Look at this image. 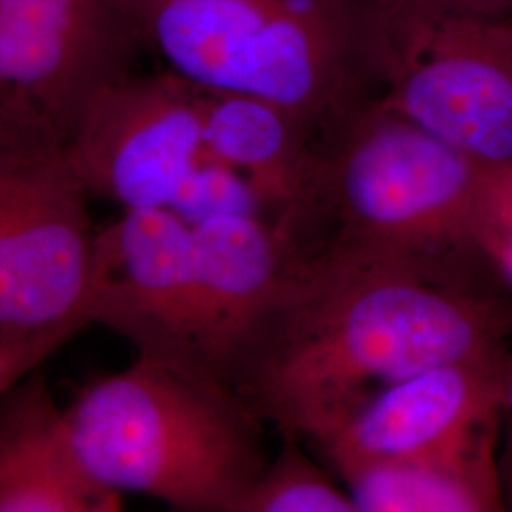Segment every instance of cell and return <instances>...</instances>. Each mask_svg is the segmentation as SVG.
Masks as SVG:
<instances>
[{
  "mask_svg": "<svg viewBox=\"0 0 512 512\" xmlns=\"http://www.w3.org/2000/svg\"><path fill=\"white\" fill-rule=\"evenodd\" d=\"M511 355L507 351L421 370L363 404L317 442L344 480L384 463L497 459Z\"/></svg>",
  "mask_w": 512,
  "mask_h": 512,
  "instance_id": "ba28073f",
  "label": "cell"
},
{
  "mask_svg": "<svg viewBox=\"0 0 512 512\" xmlns=\"http://www.w3.org/2000/svg\"><path fill=\"white\" fill-rule=\"evenodd\" d=\"M315 150L298 202L277 220L296 251L348 247L471 283L486 258L476 226L488 165L376 105L349 114Z\"/></svg>",
  "mask_w": 512,
  "mask_h": 512,
  "instance_id": "7a4b0ae2",
  "label": "cell"
},
{
  "mask_svg": "<svg viewBox=\"0 0 512 512\" xmlns=\"http://www.w3.org/2000/svg\"><path fill=\"white\" fill-rule=\"evenodd\" d=\"M190 224L194 363L230 389L287 279L294 249L277 224L251 213L215 215Z\"/></svg>",
  "mask_w": 512,
  "mask_h": 512,
  "instance_id": "8fae6325",
  "label": "cell"
},
{
  "mask_svg": "<svg viewBox=\"0 0 512 512\" xmlns=\"http://www.w3.org/2000/svg\"><path fill=\"white\" fill-rule=\"evenodd\" d=\"M512 313L473 283L348 247L294 249L230 389L281 437L317 444L421 370L507 351Z\"/></svg>",
  "mask_w": 512,
  "mask_h": 512,
  "instance_id": "6da1fadb",
  "label": "cell"
},
{
  "mask_svg": "<svg viewBox=\"0 0 512 512\" xmlns=\"http://www.w3.org/2000/svg\"><path fill=\"white\" fill-rule=\"evenodd\" d=\"M192 287V224L173 209H126L95 230L84 315L137 357L202 374L190 342Z\"/></svg>",
  "mask_w": 512,
  "mask_h": 512,
  "instance_id": "30bf717a",
  "label": "cell"
},
{
  "mask_svg": "<svg viewBox=\"0 0 512 512\" xmlns=\"http://www.w3.org/2000/svg\"><path fill=\"white\" fill-rule=\"evenodd\" d=\"M344 482L359 512L507 511L499 461L384 463Z\"/></svg>",
  "mask_w": 512,
  "mask_h": 512,
  "instance_id": "5bb4252c",
  "label": "cell"
},
{
  "mask_svg": "<svg viewBox=\"0 0 512 512\" xmlns=\"http://www.w3.org/2000/svg\"><path fill=\"white\" fill-rule=\"evenodd\" d=\"M311 129L268 101L203 90V137L220 162L234 167L264 205L281 213L298 202L315 148Z\"/></svg>",
  "mask_w": 512,
  "mask_h": 512,
  "instance_id": "4fadbf2b",
  "label": "cell"
},
{
  "mask_svg": "<svg viewBox=\"0 0 512 512\" xmlns=\"http://www.w3.org/2000/svg\"><path fill=\"white\" fill-rule=\"evenodd\" d=\"M65 416L97 484L173 511L238 512L270 461L266 423L232 389L147 357L80 389Z\"/></svg>",
  "mask_w": 512,
  "mask_h": 512,
  "instance_id": "3957f363",
  "label": "cell"
},
{
  "mask_svg": "<svg viewBox=\"0 0 512 512\" xmlns=\"http://www.w3.org/2000/svg\"><path fill=\"white\" fill-rule=\"evenodd\" d=\"M88 198L65 148L0 145V338L90 323Z\"/></svg>",
  "mask_w": 512,
  "mask_h": 512,
  "instance_id": "8992f818",
  "label": "cell"
},
{
  "mask_svg": "<svg viewBox=\"0 0 512 512\" xmlns=\"http://www.w3.org/2000/svg\"><path fill=\"white\" fill-rule=\"evenodd\" d=\"M366 4L374 10V14L378 16L380 25H393L399 19H403L406 14H410L414 10V2L412 0H365Z\"/></svg>",
  "mask_w": 512,
  "mask_h": 512,
  "instance_id": "d6986e66",
  "label": "cell"
},
{
  "mask_svg": "<svg viewBox=\"0 0 512 512\" xmlns=\"http://www.w3.org/2000/svg\"><path fill=\"white\" fill-rule=\"evenodd\" d=\"M145 44L171 73L249 95L332 129L361 109L342 29L298 0H133Z\"/></svg>",
  "mask_w": 512,
  "mask_h": 512,
  "instance_id": "277c9868",
  "label": "cell"
},
{
  "mask_svg": "<svg viewBox=\"0 0 512 512\" xmlns=\"http://www.w3.org/2000/svg\"><path fill=\"white\" fill-rule=\"evenodd\" d=\"M143 46L133 0H0V145L67 150Z\"/></svg>",
  "mask_w": 512,
  "mask_h": 512,
  "instance_id": "5b68a950",
  "label": "cell"
},
{
  "mask_svg": "<svg viewBox=\"0 0 512 512\" xmlns=\"http://www.w3.org/2000/svg\"><path fill=\"white\" fill-rule=\"evenodd\" d=\"M505 420H507V442H505V452H503V456L499 459V467H501L505 507L512 511V357L511 365H509V378H507Z\"/></svg>",
  "mask_w": 512,
  "mask_h": 512,
  "instance_id": "ac0fdd59",
  "label": "cell"
},
{
  "mask_svg": "<svg viewBox=\"0 0 512 512\" xmlns=\"http://www.w3.org/2000/svg\"><path fill=\"white\" fill-rule=\"evenodd\" d=\"M88 325L84 317H76L52 329L0 338V397Z\"/></svg>",
  "mask_w": 512,
  "mask_h": 512,
  "instance_id": "e0dca14e",
  "label": "cell"
},
{
  "mask_svg": "<svg viewBox=\"0 0 512 512\" xmlns=\"http://www.w3.org/2000/svg\"><path fill=\"white\" fill-rule=\"evenodd\" d=\"M476 245L486 262L512 287V164L488 165Z\"/></svg>",
  "mask_w": 512,
  "mask_h": 512,
  "instance_id": "2e32d148",
  "label": "cell"
},
{
  "mask_svg": "<svg viewBox=\"0 0 512 512\" xmlns=\"http://www.w3.org/2000/svg\"><path fill=\"white\" fill-rule=\"evenodd\" d=\"M86 190L126 209H171L211 156L203 88L177 74L114 82L84 114L67 147Z\"/></svg>",
  "mask_w": 512,
  "mask_h": 512,
  "instance_id": "9c48e42d",
  "label": "cell"
},
{
  "mask_svg": "<svg viewBox=\"0 0 512 512\" xmlns=\"http://www.w3.org/2000/svg\"><path fill=\"white\" fill-rule=\"evenodd\" d=\"M120 509V495L88 473L38 368L0 397V512Z\"/></svg>",
  "mask_w": 512,
  "mask_h": 512,
  "instance_id": "7c38bea8",
  "label": "cell"
},
{
  "mask_svg": "<svg viewBox=\"0 0 512 512\" xmlns=\"http://www.w3.org/2000/svg\"><path fill=\"white\" fill-rule=\"evenodd\" d=\"M281 439L277 458L268 461L238 512H359L351 494L304 454L300 440Z\"/></svg>",
  "mask_w": 512,
  "mask_h": 512,
  "instance_id": "9a60e30c",
  "label": "cell"
},
{
  "mask_svg": "<svg viewBox=\"0 0 512 512\" xmlns=\"http://www.w3.org/2000/svg\"><path fill=\"white\" fill-rule=\"evenodd\" d=\"M380 105L486 165L512 164V35L458 12H421L389 33Z\"/></svg>",
  "mask_w": 512,
  "mask_h": 512,
  "instance_id": "52a82bcc",
  "label": "cell"
}]
</instances>
